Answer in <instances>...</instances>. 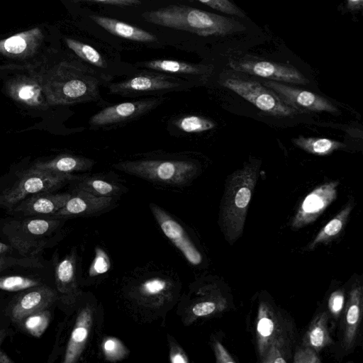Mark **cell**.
I'll list each match as a JSON object with an SVG mask.
<instances>
[{"mask_svg":"<svg viewBox=\"0 0 363 363\" xmlns=\"http://www.w3.org/2000/svg\"><path fill=\"white\" fill-rule=\"evenodd\" d=\"M339 181H330L315 188L301 201L291 227L301 228L314 222L336 199Z\"/></svg>","mask_w":363,"mask_h":363,"instance_id":"13","label":"cell"},{"mask_svg":"<svg viewBox=\"0 0 363 363\" xmlns=\"http://www.w3.org/2000/svg\"><path fill=\"white\" fill-rule=\"evenodd\" d=\"M293 362L294 363H320L321 361L315 350L308 347H305V348L296 351Z\"/></svg>","mask_w":363,"mask_h":363,"instance_id":"39","label":"cell"},{"mask_svg":"<svg viewBox=\"0 0 363 363\" xmlns=\"http://www.w3.org/2000/svg\"><path fill=\"white\" fill-rule=\"evenodd\" d=\"M167 288V282L160 278L150 279L142 284L141 293L147 296H155L162 294Z\"/></svg>","mask_w":363,"mask_h":363,"instance_id":"37","label":"cell"},{"mask_svg":"<svg viewBox=\"0 0 363 363\" xmlns=\"http://www.w3.org/2000/svg\"><path fill=\"white\" fill-rule=\"evenodd\" d=\"M96 162L90 158L74 155H60L55 158L38 162L32 168L61 174H74L91 170Z\"/></svg>","mask_w":363,"mask_h":363,"instance_id":"24","label":"cell"},{"mask_svg":"<svg viewBox=\"0 0 363 363\" xmlns=\"http://www.w3.org/2000/svg\"><path fill=\"white\" fill-rule=\"evenodd\" d=\"M230 66L235 71L241 72L275 82H283L306 85L309 80L293 66L267 60L242 58L231 60Z\"/></svg>","mask_w":363,"mask_h":363,"instance_id":"11","label":"cell"},{"mask_svg":"<svg viewBox=\"0 0 363 363\" xmlns=\"http://www.w3.org/2000/svg\"><path fill=\"white\" fill-rule=\"evenodd\" d=\"M23 72L10 78L6 84L7 94L14 101L28 108L45 110L50 106L44 91V74L33 67H23Z\"/></svg>","mask_w":363,"mask_h":363,"instance_id":"10","label":"cell"},{"mask_svg":"<svg viewBox=\"0 0 363 363\" xmlns=\"http://www.w3.org/2000/svg\"><path fill=\"white\" fill-rule=\"evenodd\" d=\"M62 221V218L53 217H26L7 224L5 234L13 249L28 257L45 247Z\"/></svg>","mask_w":363,"mask_h":363,"instance_id":"6","label":"cell"},{"mask_svg":"<svg viewBox=\"0 0 363 363\" xmlns=\"http://www.w3.org/2000/svg\"><path fill=\"white\" fill-rule=\"evenodd\" d=\"M12 249H13V247L11 245L0 241V256L7 255L11 252Z\"/></svg>","mask_w":363,"mask_h":363,"instance_id":"44","label":"cell"},{"mask_svg":"<svg viewBox=\"0 0 363 363\" xmlns=\"http://www.w3.org/2000/svg\"><path fill=\"white\" fill-rule=\"evenodd\" d=\"M112 167L159 187L183 189L191 184L202 170L201 161L188 151H152L133 155Z\"/></svg>","mask_w":363,"mask_h":363,"instance_id":"2","label":"cell"},{"mask_svg":"<svg viewBox=\"0 0 363 363\" xmlns=\"http://www.w3.org/2000/svg\"><path fill=\"white\" fill-rule=\"evenodd\" d=\"M286 340L283 333L277 336L269 345L262 357L264 363L287 362Z\"/></svg>","mask_w":363,"mask_h":363,"instance_id":"33","label":"cell"},{"mask_svg":"<svg viewBox=\"0 0 363 363\" xmlns=\"http://www.w3.org/2000/svg\"><path fill=\"white\" fill-rule=\"evenodd\" d=\"M103 352L109 361L121 359L128 353L123 343L117 338L108 337L102 344Z\"/></svg>","mask_w":363,"mask_h":363,"instance_id":"35","label":"cell"},{"mask_svg":"<svg viewBox=\"0 0 363 363\" xmlns=\"http://www.w3.org/2000/svg\"><path fill=\"white\" fill-rule=\"evenodd\" d=\"M43 40V33L39 28L14 34L0 40V54L11 57L23 59L34 55Z\"/></svg>","mask_w":363,"mask_h":363,"instance_id":"21","label":"cell"},{"mask_svg":"<svg viewBox=\"0 0 363 363\" xmlns=\"http://www.w3.org/2000/svg\"><path fill=\"white\" fill-rule=\"evenodd\" d=\"M362 303V287L356 286L350 293L345 310L344 343L347 349L352 347L354 343L361 319Z\"/></svg>","mask_w":363,"mask_h":363,"instance_id":"26","label":"cell"},{"mask_svg":"<svg viewBox=\"0 0 363 363\" xmlns=\"http://www.w3.org/2000/svg\"><path fill=\"white\" fill-rule=\"evenodd\" d=\"M50 320V311L47 308L26 316L17 324L28 334L40 337L46 330Z\"/></svg>","mask_w":363,"mask_h":363,"instance_id":"31","label":"cell"},{"mask_svg":"<svg viewBox=\"0 0 363 363\" xmlns=\"http://www.w3.org/2000/svg\"><path fill=\"white\" fill-rule=\"evenodd\" d=\"M168 4H179L194 6L201 4L214 10L236 16L240 18L245 16V13L229 0H167ZM195 7V6H194Z\"/></svg>","mask_w":363,"mask_h":363,"instance_id":"32","label":"cell"},{"mask_svg":"<svg viewBox=\"0 0 363 363\" xmlns=\"http://www.w3.org/2000/svg\"><path fill=\"white\" fill-rule=\"evenodd\" d=\"M133 65L138 69L154 70L181 78L192 83L195 86L207 82L213 69L211 65L171 59L140 61L133 63Z\"/></svg>","mask_w":363,"mask_h":363,"instance_id":"14","label":"cell"},{"mask_svg":"<svg viewBox=\"0 0 363 363\" xmlns=\"http://www.w3.org/2000/svg\"><path fill=\"white\" fill-rule=\"evenodd\" d=\"M13 361L0 347V363H13Z\"/></svg>","mask_w":363,"mask_h":363,"instance_id":"45","label":"cell"},{"mask_svg":"<svg viewBox=\"0 0 363 363\" xmlns=\"http://www.w3.org/2000/svg\"><path fill=\"white\" fill-rule=\"evenodd\" d=\"M72 182L74 189L83 190L98 196L118 199L128 191L118 176L111 172L79 175Z\"/></svg>","mask_w":363,"mask_h":363,"instance_id":"20","label":"cell"},{"mask_svg":"<svg viewBox=\"0 0 363 363\" xmlns=\"http://www.w3.org/2000/svg\"><path fill=\"white\" fill-rule=\"evenodd\" d=\"M150 210L164 235L193 265L202 261V256L186 234L183 227L158 205L150 203Z\"/></svg>","mask_w":363,"mask_h":363,"instance_id":"18","label":"cell"},{"mask_svg":"<svg viewBox=\"0 0 363 363\" xmlns=\"http://www.w3.org/2000/svg\"><path fill=\"white\" fill-rule=\"evenodd\" d=\"M57 297L54 289L44 284L30 288L13 301L10 309L11 319L17 324L31 313L49 308Z\"/></svg>","mask_w":363,"mask_h":363,"instance_id":"19","label":"cell"},{"mask_svg":"<svg viewBox=\"0 0 363 363\" xmlns=\"http://www.w3.org/2000/svg\"><path fill=\"white\" fill-rule=\"evenodd\" d=\"M107 84L79 58L62 61L44 74V91L50 106L101 102V89Z\"/></svg>","mask_w":363,"mask_h":363,"instance_id":"3","label":"cell"},{"mask_svg":"<svg viewBox=\"0 0 363 363\" xmlns=\"http://www.w3.org/2000/svg\"><path fill=\"white\" fill-rule=\"evenodd\" d=\"M264 86L274 91L287 105L298 113L328 112L339 111L329 100L313 92L300 89L275 81H267Z\"/></svg>","mask_w":363,"mask_h":363,"instance_id":"12","label":"cell"},{"mask_svg":"<svg viewBox=\"0 0 363 363\" xmlns=\"http://www.w3.org/2000/svg\"><path fill=\"white\" fill-rule=\"evenodd\" d=\"M216 362L218 363H235V361L225 349L221 343L216 342L214 345Z\"/></svg>","mask_w":363,"mask_h":363,"instance_id":"41","label":"cell"},{"mask_svg":"<svg viewBox=\"0 0 363 363\" xmlns=\"http://www.w3.org/2000/svg\"><path fill=\"white\" fill-rule=\"evenodd\" d=\"M281 333L278 318L272 308L267 303H261L256 320L257 349L261 358L270 342Z\"/></svg>","mask_w":363,"mask_h":363,"instance_id":"25","label":"cell"},{"mask_svg":"<svg viewBox=\"0 0 363 363\" xmlns=\"http://www.w3.org/2000/svg\"><path fill=\"white\" fill-rule=\"evenodd\" d=\"M5 336H6L5 331L0 329V346H1V344Z\"/></svg>","mask_w":363,"mask_h":363,"instance_id":"46","label":"cell"},{"mask_svg":"<svg viewBox=\"0 0 363 363\" xmlns=\"http://www.w3.org/2000/svg\"><path fill=\"white\" fill-rule=\"evenodd\" d=\"M111 264L106 253L101 248L96 250L94 259L90 267L89 273L90 276H96L108 271Z\"/></svg>","mask_w":363,"mask_h":363,"instance_id":"36","label":"cell"},{"mask_svg":"<svg viewBox=\"0 0 363 363\" xmlns=\"http://www.w3.org/2000/svg\"><path fill=\"white\" fill-rule=\"evenodd\" d=\"M328 319L326 312H323L316 316L303 337L305 347L319 351L331 343L332 340L327 325Z\"/></svg>","mask_w":363,"mask_h":363,"instance_id":"27","label":"cell"},{"mask_svg":"<svg viewBox=\"0 0 363 363\" xmlns=\"http://www.w3.org/2000/svg\"><path fill=\"white\" fill-rule=\"evenodd\" d=\"M170 361L172 363H186L189 362V359L182 351L177 349L172 351Z\"/></svg>","mask_w":363,"mask_h":363,"instance_id":"43","label":"cell"},{"mask_svg":"<svg viewBox=\"0 0 363 363\" xmlns=\"http://www.w3.org/2000/svg\"><path fill=\"white\" fill-rule=\"evenodd\" d=\"M296 147L310 154L318 156H327L333 152L343 148L345 144L337 140L323 138H311L299 135L292 139Z\"/></svg>","mask_w":363,"mask_h":363,"instance_id":"28","label":"cell"},{"mask_svg":"<svg viewBox=\"0 0 363 363\" xmlns=\"http://www.w3.org/2000/svg\"><path fill=\"white\" fill-rule=\"evenodd\" d=\"M224 308V304L217 303L214 301H205L197 303L192 308V313L196 317H203L211 315L216 311Z\"/></svg>","mask_w":363,"mask_h":363,"instance_id":"38","label":"cell"},{"mask_svg":"<svg viewBox=\"0 0 363 363\" xmlns=\"http://www.w3.org/2000/svg\"><path fill=\"white\" fill-rule=\"evenodd\" d=\"M220 84L271 116L288 117L298 113L296 109L285 104L274 91L257 82L227 78Z\"/></svg>","mask_w":363,"mask_h":363,"instance_id":"9","label":"cell"},{"mask_svg":"<svg viewBox=\"0 0 363 363\" xmlns=\"http://www.w3.org/2000/svg\"><path fill=\"white\" fill-rule=\"evenodd\" d=\"M194 87L195 85L186 80L145 69H138L135 74L106 86L110 94L128 98L160 96L171 92L187 91Z\"/></svg>","mask_w":363,"mask_h":363,"instance_id":"5","label":"cell"},{"mask_svg":"<svg viewBox=\"0 0 363 363\" xmlns=\"http://www.w3.org/2000/svg\"><path fill=\"white\" fill-rule=\"evenodd\" d=\"M145 25L164 45L187 51L194 37L223 36L241 31L245 26L235 19L194 6L166 4L136 13L131 20Z\"/></svg>","mask_w":363,"mask_h":363,"instance_id":"1","label":"cell"},{"mask_svg":"<svg viewBox=\"0 0 363 363\" xmlns=\"http://www.w3.org/2000/svg\"><path fill=\"white\" fill-rule=\"evenodd\" d=\"M211 119L195 113H182L172 116L167 121V130L176 137H186L203 133L216 128Z\"/></svg>","mask_w":363,"mask_h":363,"instance_id":"23","label":"cell"},{"mask_svg":"<svg viewBox=\"0 0 363 363\" xmlns=\"http://www.w3.org/2000/svg\"><path fill=\"white\" fill-rule=\"evenodd\" d=\"M21 260L6 255L0 256V272L16 264Z\"/></svg>","mask_w":363,"mask_h":363,"instance_id":"42","label":"cell"},{"mask_svg":"<svg viewBox=\"0 0 363 363\" xmlns=\"http://www.w3.org/2000/svg\"><path fill=\"white\" fill-rule=\"evenodd\" d=\"M78 175L61 174L30 168L12 186L0 192V208L10 210L23 199L33 194L51 191L74 181Z\"/></svg>","mask_w":363,"mask_h":363,"instance_id":"7","label":"cell"},{"mask_svg":"<svg viewBox=\"0 0 363 363\" xmlns=\"http://www.w3.org/2000/svg\"><path fill=\"white\" fill-rule=\"evenodd\" d=\"M92 323L89 307L83 308L79 313L71 332L64 354L63 363H74L80 357L87 341Z\"/></svg>","mask_w":363,"mask_h":363,"instance_id":"22","label":"cell"},{"mask_svg":"<svg viewBox=\"0 0 363 363\" xmlns=\"http://www.w3.org/2000/svg\"><path fill=\"white\" fill-rule=\"evenodd\" d=\"M70 196L71 193L40 192L23 199L8 211L19 217H52Z\"/></svg>","mask_w":363,"mask_h":363,"instance_id":"16","label":"cell"},{"mask_svg":"<svg viewBox=\"0 0 363 363\" xmlns=\"http://www.w3.org/2000/svg\"><path fill=\"white\" fill-rule=\"evenodd\" d=\"M74 260L67 256L55 266V279L57 291L62 296H68L74 287Z\"/></svg>","mask_w":363,"mask_h":363,"instance_id":"30","label":"cell"},{"mask_svg":"<svg viewBox=\"0 0 363 363\" xmlns=\"http://www.w3.org/2000/svg\"><path fill=\"white\" fill-rule=\"evenodd\" d=\"M116 200L112 197L98 196L83 190L73 189L65 205L52 217L65 218L99 214L114 206Z\"/></svg>","mask_w":363,"mask_h":363,"instance_id":"17","label":"cell"},{"mask_svg":"<svg viewBox=\"0 0 363 363\" xmlns=\"http://www.w3.org/2000/svg\"><path fill=\"white\" fill-rule=\"evenodd\" d=\"M166 97L148 96L107 106L94 114L89 121L93 130L115 128L135 121L160 105Z\"/></svg>","mask_w":363,"mask_h":363,"instance_id":"8","label":"cell"},{"mask_svg":"<svg viewBox=\"0 0 363 363\" xmlns=\"http://www.w3.org/2000/svg\"><path fill=\"white\" fill-rule=\"evenodd\" d=\"M344 301V294L341 291H336L331 294L328 301V307L334 316H337L340 314L343 308Z\"/></svg>","mask_w":363,"mask_h":363,"instance_id":"40","label":"cell"},{"mask_svg":"<svg viewBox=\"0 0 363 363\" xmlns=\"http://www.w3.org/2000/svg\"><path fill=\"white\" fill-rule=\"evenodd\" d=\"M43 285L38 279L20 276L0 277V289L8 291H18Z\"/></svg>","mask_w":363,"mask_h":363,"instance_id":"34","label":"cell"},{"mask_svg":"<svg viewBox=\"0 0 363 363\" xmlns=\"http://www.w3.org/2000/svg\"><path fill=\"white\" fill-rule=\"evenodd\" d=\"M353 206V201H350L348 203L319 231L314 240L309 245L308 249L313 250L318 245L330 241L336 237L345 226Z\"/></svg>","mask_w":363,"mask_h":363,"instance_id":"29","label":"cell"},{"mask_svg":"<svg viewBox=\"0 0 363 363\" xmlns=\"http://www.w3.org/2000/svg\"><path fill=\"white\" fill-rule=\"evenodd\" d=\"M257 174V167L248 164L226 179L220 206V219L225 238L230 242L235 241L242 233Z\"/></svg>","mask_w":363,"mask_h":363,"instance_id":"4","label":"cell"},{"mask_svg":"<svg viewBox=\"0 0 363 363\" xmlns=\"http://www.w3.org/2000/svg\"><path fill=\"white\" fill-rule=\"evenodd\" d=\"M88 18L111 36L138 44L163 48L164 45L154 33L118 18L97 13H89Z\"/></svg>","mask_w":363,"mask_h":363,"instance_id":"15","label":"cell"}]
</instances>
